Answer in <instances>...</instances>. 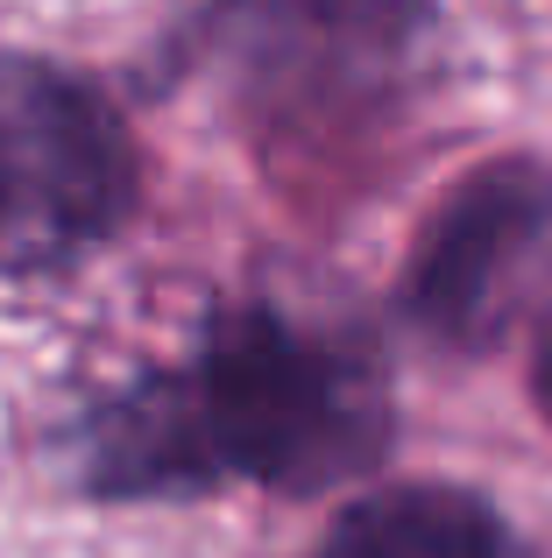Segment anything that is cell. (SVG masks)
I'll return each instance as SVG.
<instances>
[{
  "label": "cell",
  "mask_w": 552,
  "mask_h": 558,
  "mask_svg": "<svg viewBox=\"0 0 552 558\" xmlns=\"http://www.w3.org/2000/svg\"><path fill=\"white\" fill-rule=\"evenodd\" d=\"M389 446V375L361 332H326L276 304L206 326L178 368L142 375L79 424L93 495H206L220 481L319 495L369 474Z\"/></svg>",
  "instance_id": "1"
},
{
  "label": "cell",
  "mask_w": 552,
  "mask_h": 558,
  "mask_svg": "<svg viewBox=\"0 0 552 558\" xmlns=\"http://www.w3.org/2000/svg\"><path fill=\"white\" fill-rule=\"evenodd\" d=\"M432 28V0H206L184 28V64L263 121L347 128L404 93Z\"/></svg>",
  "instance_id": "2"
},
{
  "label": "cell",
  "mask_w": 552,
  "mask_h": 558,
  "mask_svg": "<svg viewBox=\"0 0 552 558\" xmlns=\"http://www.w3.org/2000/svg\"><path fill=\"white\" fill-rule=\"evenodd\" d=\"M135 142L79 71L0 50V276H64L135 213Z\"/></svg>",
  "instance_id": "3"
},
{
  "label": "cell",
  "mask_w": 552,
  "mask_h": 558,
  "mask_svg": "<svg viewBox=\"0 0 552 558\" xmlns=\"http://www.w3.org/2000/svg\"><path fill=\"white\" fill-rule=\"evenodd\" d=\"M552 262V163L496 156L425 213L404 255L397 304L440 347H489Z\"/></svg>",
  "instance_id": "4"
},
{
  "label": "cell",
  "mask_w": 552,
  "mask_h": 558,
  "mask_svg": "<svg viewBox=\"0 0 552 558\" xmlns=\"http://www.w3.org/2000/svg\"><path fill=\"white\" fill-rule=\"evenodd\" d=\"M319 558H511V531L489 495L454 481H404L347 502Z\"/></svg>",
  "instance_id": "5"
},
{
  "label": "cell",
  "mask_w": 552,
  "mask_h": 558,
  "mask_svg": "<svg viewBox=\"0 0 552 558\" xmlns=\"http://www.w3.org/2000/svg\"><path fill=\"white\" fill-rule=\"evenodd\" d=\"M531 396H539V410H545V424H552V318H545V332H539V354H531Z\"/></svg>",
  "instance_id": "6"
}]
</instances>
